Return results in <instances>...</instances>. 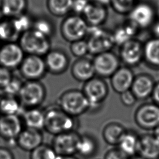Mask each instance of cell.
Segmentation results:
<instances>
[{
  "label": "cell",
  "instance_id": "obj_45",
  "mask_svg": "<svg viewBox=\"0 0 159 159\" xmlns=\"http://www.w3.org/2000/svg\"><path fill=\"white\" fill-rule=\"evenodd\" d=\"M153 135L155 137V138L159 141V125L154 130H153Z\"/></svg>",
  "mask_w": 159,
  "mask_h": 159
},
{
  "label": "cell",
  "instance_id": "obj_12",
  "mask_svg": "<svg viewBox=\"0 0 159 159\" xmlns=\"http://www.w3.org/2000/svg\"><path fill=\"white\" fill-rule=\"evenodd\" d=\"M143 43L136 38L119 47V57L124 66L132 68L139 65L143 60Z\"/></svg>",
  "mask_w": 159,
  "mask_h": 159
},
{
  "label": "cell",
  "instance_id": "obj_36",
  "mask_svg": "<svg viewBox=\"0 0 159 159\" xmlns=\"http://www.w3.org/2000/svg\"><path fill=\"white\" fill-rule=\"evenodd\" d=\"M70 50L71 54L77 58L86 57L87 54L89 53L88 42L86 39L70 43Z\"/></svg>",
  "mask_w": 159,
  "mask_h": 159
},
{
  "label": "cell",
  "instance_id": "obj_7",
  "mask_svg": "<svg viewBox=\"0 0 159 159\" xmlns=\"http://www.w3.org/2000/svg\"><path fill=\"white\" fill-rule=\"evenodd\" d=\"M155 7L147 1H138L127 15L128 20L140 30L152 27L156 22Z\"/></svg>",
  "mask_w": 159,
  "mask_h": 159
},
{
  "label": "cell",
  "instance_id": "obj_30",
  "mask_svg": "<svg viewBox=\"0 0 159 159\" xmlns=\"http://www.w3.org/2000/svg\"><path fill=\"white\" fill-rule=\"evenodd\" d=\"M20 35L13 19L4 17L0 23V40L4 43L16 42H18Z\"/></svg>",
  "mask_w": 159,
  "mask_h": 159
},
{
  "label": "cell",
  "instance_id": "obj_15",
  "mask_svg": "<svg viewBox=\"0 0 159 159\" xmlns=\"http://www.w3.org/2000/svg\"><path fill=\"white\" fill-rule=\"evenodd\" d=\"M47 72L58 75L65 73L70 65L68 54L61 49H51L43 57Z\"/></svg>",
  "mask_w": 159,
  "mask_h": 159
},
{
  "label": "cell",
  "instance_id": "obj_44",
  "mask_svg": "<svg viewBox=\"0 0 159 159\" xmlns=\"http://www.w3.org/2000/svg\"><path fill=\"white\" fill-rule=\"evenodd\" d=\"M111 0H90V1L95 2V3H98L105 6H107L110 4Z\"/></svg>",
  "mask_w": 159,
  "mask_h": 159
},
{
  "label": "cell",
  "instance_id": "obj_43",
  "mask_svg": "<svg viewBox=\"0 0 159 159\" xmlns=\"http://www.w3.org/2000/svg\"><path fill=\"white\" fill-rule=\"evenodd\" d=\"M151 97L153 102L159 106V81L155 83Z\"/></svg>",
  "mask_w": 159,
  "mask_h": 159
},
{
  "label": "cell",
  "instance_id": "obj_11",
  "mask_svg": "<svg viewBox=\"0 0 159 159\" xmlns=\"http://www.w3.org/2000/svg\"><path fill=\"white\" fill-rule=\"evenodd\" d=\"M92 60L96 75L103 79L111 78L120 66L119 56L112 51L96 55Z\"/></svg>",
  "mask_w": 159,
  "mask_h": 159
},
{
  "label": "cell",
  "instance_id": "obj_47",
  "mask_svg": "<svg viewBox=\"0 0 159 159\" xmlns=\"http://www.w3.org/2000/svg\"><path fill=\"white\" fill-rule=\"evenodd\" d=\"M129 159H145L143 157H142V156L139 155V154H136L132 157H129Z\"/></svg>",
  "mask_w": 159,
  "mask_h": 159
},
{
  "label": "cell",
  "instance_id": "obj_1",
  "mask_svg": "<svg viewBox=\"0 0 159 159\" xmlns=\"http://www.w3.org/2000/svg\"><path fill=\"white\" fill-rule=\"evenodd\" d=\"M76 122L58 106L45 110L44 130L53 136L76 130Z\"/></svg>",
  "mask_w": 159,
  "mask_h": 159
},
{
  "label": "cell",
  "instance_id": "obj_25",
  "mask_svg": "<svg viewBox=\"0 0 159 159\" xmlns=\"http://www.w3.org/2000/svg\"><path fill=\"white\" fill-rule=\"evenodd\" d=\"M98 150V143L94 136L90 134H80L77 145L76 154L84 159L94 157Z\"/></svg>",
  "mask_w": 159,
  "mask_h": 159
},
{
  "label": "cell",
  "instance_id": "obj_31",
  "mask_svg": "<svg viewBox=\"0 0 159 159\" xmlns=\"http://www.w3.org/2000/svg\"><path fill=\"white\" fill-rule=\"evenodd\" d=\"M25 109L17 97L3 96L0 99V114L1 115H15L21 116Z\"/></svg>",
  "mask_w": 159,
  "mask_h": 159
},
{
  "label": "cell",
  "instance_id": "obj_9",
  "mask_svg": "<svg viewBox=\"0 0 159 159\" xmlns=\"http://www.w3.org/2000/svg\"><path fill=\"white\" fill-rule=\"evenodd\" d=\"M134 119L140 129L154 130L159 125V106L153 102L140 105L134 112Z\"/></svg>",
  "mask_w": 159,
  "mask_h": 159
},
{
  "label": "cell",
  "instance_id": "obj_5",
  "mask_svg": "<svg viewBox=\"0 0 159 159\" xmlns=\"http://www.w3.org/2000/svg\"><path fill=\"white\" fill-rule=\"evenodd\" d=\"M89 26L82 16L70 14L63 19L60 24V32L62 37L70 43L85 39Z\"/></svg>",
  "mask_w": 159,
  "mask_h": 159
},
{
  "label": "cell",
  "instance_id": "obj_26",
  "mask_svg": "<svg viewBox=\"0 0 159 159\" xmlns=\"http://www.w3.org/2000/svg\"><path fill=\"white\" fill-rule=\"evenodd\" d=\"M126 130L127 129L120 123L111 122L107 124L102 129V139L107 144L117 147Z\"/></svg>",
  "mask_w": 159,
  "mask_h": 159
},
{
  "label": "cell",
  "instance_id": "obj_6",
  "mask_svg": "<svg viewBox=\"0 0 159 159\" xmlns=\"http://www.w3.org/2000/svg\"><path fill=\"white\" fill-rule=\"evenodd\" d=\"M87 37L89 53L94 55L111 51L115 45L112 32L102 27H89Z\"/></svg>",
  "mask_w": 159,
  "mask_h": 159
},
{
  "label": "cell",
  "instance_id": "obj_16",
  "mask_svg": "<svg viewBox=\"0 0 159 159\" xmlns=\"http://www.w3.org/2000/svg\"><path fill=\"white\" fill-rule=\"evenodd\" d=\"M20 116L15 115L0 116V137L6 141L16 140L22 128Z\"/></svg>",
  "mask_w": 159,
  "mask_h": 159
},
{
  "label": "cell",
  "instance_id": "obj_3",
  "mask_svg": "<svg viewBox=\"0 0 159 159\" xmlns=\"http://www.w3.org/2000/svg\"><path fill=\"white\" fill-rule=\"evenodd\" d=\"M17 42L25 55L44 57L52 49L50 39L32 29L22 33Z\"/></svg>",
  "mask_w": 159,
  "mask_h": 159
},
{
  "label": "cell",
  "instance_id": "obj_23",
  "mask_svg": "<svg viewBox=\"0 0 159 159\" xmlns=\"http://www.w3.org/2000/svg\"><path fill=\"white\" fill-rule=\"evenodd\" d=\"M21 119L25 128L41 131L44 129L45 110L40 107L25 109L21 115Z\"/></svg>",
  "mask_w": 159,
  "mask_h": 159
},
{
  "label": "cell",
  "instance_id": "obj_14",
  "mask_svg": "<svg viewBox=\"0 0 159 159\" xmlns=\"http://www.w3.org/2000/svg\"><path fill=\"white\" fill-rule=\"evenodd\" d=\"M80 136L76 130L55 135L51 146L58 156L75 155Z\"/></svg>",
  "mask_w": 159,
  "mask_h": 159
},
{
  "label": "cell",
  "instance_id": "obj_28",
  "mask_svg": "<svg viewBox=\"0 0 159 159\" xmlns=\"http://www.w3.org/2000/svg\"><path fill=\"white\" fill-rule=\"evenodd\" d=\"M143 60L150 67L159 69V39L152 37L143 43Z\"/></svg>",
  "mask_w": 159,
  "mask_h": 159
},
{
  "label": "cell",
  "instance_id": "obj_39",
  "mask_svg": "<svg viewBox=\"0 0 159 159\" xmlns=\"http://www.w3.org/2000/svg\"><path fill=\"white\" fill-rule=\"evenodd\" d=\"M90 0H73L72 6L73 14L82 16Z\"/></svg>",
  "mask_w": 159,
  "mask_h": 159
},
{
  "label": "cell",
  "instance_id": "obj_33",
  "mask_svg": "<svg viewBox=\"0 0 159 159\" xmlns=\"http://www.w3.org/2000/svg\"><path fill=\"white\" fill-rule=\"evenodd\" d=\"M32 29L49 39H51L55 32L54 22L51 19L45 16L34 18Z\"/></svg>",
  "mask_w": 159,
  "mask_h": 159
},
{
  "label": "cell",
  "instance_id": "obj_35",
  "mask_svg": "<svg viewBox=\"0 0 159 159\" xmlns=\"http://www.w3.org/2000/svg\"><path fill=\"white\" fill-rule=\"evenodd\" d=\"M137 2V0H111L109 5L117 14L127 16Z\"/></svg>",
  "mask_w": 159,
  "mask_h": 159
},
{
  "label": "cell",
  "instance_id": "obj_2",
  "mask_svg": "<svg viewBox=\"0 0 159 159\" xmlns=\"http://www.w3.org/2000/svg\"><path fill=\"white\" fill-rule=\"evenodd\" d=\"M57 106L69 116L76 117L90 110V104L82 90L71 89L58 98Z\"/></svg>",
  "mask_w": 159,
  "mask_h": 159
},
{
  "label": "cell",
  "instance_id": "obj_41",
  "mask_svg": "<svg viewBox=\"0 0 159 159\" xmlns=\"http://www.w3.org/2000/svg\"><path fill=\"white\" fill-rule=\"evenodd\" d=\"M104 159H129V157L119 148L114 147L107 151Z\"/></svg>",
  "mask_w": 159,
  "mask_h": 159
},
{
  "label": "cell",
  "instance_id": "obj_19",
  "mask_svg": "<svg viewBox=\"0 0 159 159\" xmlns=\"http://www.w3.org/2000/svg\"><path fill=\"white\" fill-rule=\"evenodd\" d=\"M43 135L41 130L23 129L16 139L17 145L22 150L31 152L43 144Z\"/></svg>",
  "mask_w": 159,
  "mask_h": 159
},
{
  "label": "cell",
  "instance_id": "obj_46",
  "mask_svg": "<svg viewBox=\"0 0 159 159\" xmlns=\"http://www.w3.org/2000/svg\"><path fill=\"white\" fill-rule=\"evenodd\" d=\"M57 159H78L75 155H69V156H57Z\"/></svg>",
  "mask_w": 159,
  "mask_h": 159
},
{
  "label": "cell",
  "instance_id": "obj_18",
  "mask_svg": "<svg viewBox=\"0 0 159 159\" xmlns=\"http://www.w3.org/2000/svg\"><path fill=\"white\" fill-rule=\"evenodd\" d=\"M155 82L153 77L147 73H140L135 76L130 91L137 100H145L151 97Z\"/></svg>",
  "mask_w": 159,
  "mask_h": 159
},
{
  "label": "cell",
  "instance_id": "obj_50",
  "mask_svg": "<svg viewBox=\"0 0 159 159\" xmlns=\"http://www.w3.org/2000/svg\"><path fill=\"white\" fill-rule=\"evenodd\" d=\"M0 116H1V114H0Z\"/></svg>",
  "mask_w": 159,
  "mask_h": 159
},
{
  "label": "cell",
  "instance_id": "obj_38",
  "mask_svg": "<svg viewBox=\"0 0 159 159\" xmlns=\"http://www.w3.org/2000/svg\"><path fill=\"white\" fill-rule=\"evenodd\" d=\"M12 71L0 66V90L4 89L14 78Z\"/></svg>",
  "mask_w": 159,
  "mask_h": 159
},
{
  "label": "cell",
  "instance_id": "obj_27",
  "mask_svg": "<svg viewBox=\"0 0 159 159\" xmlns=\"http://www.w3.org/2000/svg\"><path fill=\"white\" fill-rule=\"evenodd\" d=\"M139 31L137 27L127 20L112 32L115 45L120 47L127 41L135 39Z\"/></svg>",
  "mask_w": 159,
  "mask_h": 159
},
{
  "label": "cell",
  "instance_id": "obj_10",
  "mask_svg": "<svg viewBox=\"0 0 159 159\" xmlns=\"http://www.w3.org/2000/svg\"><path fill=\"white\" fill-rule=\"evenodd\" d=\"M18 70L25 81H40L47 73L44 58L32 55H25Z\"/></svg>",
  "mask_w": 159,
  "mask_h": 159
},
{
  "label": "cell",
  "instance_id": "obj_32",
  "mask_svg": "<svg viewBox=\"0 0 159 159\" xmlns=\"http://www.w3.org/2000/svg\"><path fill=\"white\" fill-rule=\"evenodd\" d=\"M73 0H47L46 6L48 12L58 17H66L72 12Z\"/></svg>",
  "mask_w": 159,
  "mask_h": 159
},
{
  "label": "cell",
  "instance_id": "obj_8",
  "mask_svg": "<svg viewBox=\"0 0 159 159\" xmlns=\"http://www.w3.org/2000/svg\"><path fill=\"white\" fill-rule=\"evenodd\" d=\"M82 91L89 102L90 110L96 109L106 99L109 86L103 78L96 76L84 83Z\"/></svg>",
  "mask_w": 159,
  "mask_h": 159
},
{
  "label": "cell",
  "instance_id": "obj_4",
  "mask_svg": "<svg viewBox=\"0 0 159 159\" xmlns=\"http://www.w3.org/2000/svg\"><path fill=\"white\" fill-rule=\"evenodd\" d=\"M47 91L40 81H25L23 83L17 96L24 109L39 107L44 102Z\"/></svg>",
  "mask_w": 159,
  "mask_h": 159
},
{
  "label": "cell",
  "instance_id": "obj_42",
  "mask_svg": "<svg viewBox=\"0 0 159 159\" xmlns=\"http://www.w3.org/2000/svg\"><path fill=\"white\" fill-rule=\"evenodd\" d=\"M0 159H14V156L9 148L0 147Z\"/></svg>",
  "mask_w": 159,
  "mask_h": 159
},
{
  "label": "cell",
  "instance_id": "obj_21",
  "mask_svg": "<svg viewBox=\"0 0 159 159\" xmlns=\"http://www.w3.org/2000/svg\"><path fill=\"white\" fill-rule=\"evenodd\" d=\"M71 73L78 81L84 83L90 80L96 76L93 60L86 57L77 58L71 65Z\"/></svg>",
  "mask_w": 159,
  "mask_h": 159
},
{
  "label": "cell",
  "instance_id": "obj_37",
  "mask_svg": "<svg viewBox=\"0 0 159 159\" xmlns=\"http://www.w3.org/2000/svg\"><path fill=\"white\" fill-rule=\"evenodd\" d=\"M23 83L24 82L22 81L20 79L18 78H16L14 76V78L10 83L2 90L4 94L3 96L17 97Z\"/></svg>",
  "mask_w": 159,
  "mask_h": 159
},
{
  "label": "cell",
  "instance_id": "obj_13",
  "mask_svg": "<svg viewBox=\"0 0 159 159\" xmlns=\"http://www.w3.org/2000/svg\"><path fill=\"white\" fill-rule=\"evenodd\" d=\"M25 56L17 42H5L0 46V66L11 71L19 68Z\"/></svg>",
  "mask_w": 159,
  "mask_h": 159
},
{
  "label": "cell",
  "instance_id": "obj_40",
  "mask_svg": "<svg viewBox=\"0 0 159 159\" xmlns=\"http://www.w3.org/2000/svg\"><path fill=\"white\" fill-rule=\"evenodd\" d=\"M120 99L122 104L126 107H131L134 106L137 101V98L130 90L120 94Z\"/></svg>",
  "mask_w": 159,
  "mask_h": 159
},
{
  "label": "cell",
  "instance_id": "obj_48",
  "mask_svg": "<svg viewBox=\"0 0 159 159\" xmlns=\"http://www.w3.org/2000/svg\"><path fill=\"white\" fill-rule=\"evenodd\" d=\"M4 17L2 16V14H1V11H0V23H1V21L4 19Z\"/></svg>",
  "mask_w": 159,
  "mask_h": 159
},
{
  "label": "cell",
  "instance_id": "obj_24",
  "mask_svg": "<svg viewBox=\"0 0 159 159\" xmlns=\"http://www.w3.org/2000/svg\"><path fill=\"white\" fill-rule=\"evenodd\" d=\"M28 0H0V11L5 18H16L27 12Z\"/></svg>",
  "mask_w": 159,
  "mask_h": 159
},
{
  "label": "cell",
  "instance_id": "obj_22",
  "mask_svg": "<svg viewBox=\"0 0 159 159\" xmlns=\"http://www.w3.org/2000/svg\"><path fill=\"white\" fill-rule=\"evenodd\" d=\"M137 154L145 159H159V141L152 134L139 135Z\"/></svg>",
  "mask_w": 159,
  "mask_h": 159
},
{
  "label": "cell",
  "instance_id": "obj_17",
  "mask_svg": "<svg viewBox=\"0 0 159 159\" xmlns=\"http://www.w3.org/2000/svg\"><path fill=\"white\" fill-rule=\"evenodd\" d=\"M135 75L131 68L120 66L110 78L111 87L116 93L120 94L130 90Z\"/></svg>",
  "mask_w": 159,
  "mask_h": 159
},
{
  "label": "cell",
  "instance_id": "obj_49",
  "mask_svg": "<svg viewBox=\"0 0 159 159\" xmlns=\"http://www.w3.org/2000/svg\"><path fill=\"white\" fill-rule=\"evenodd\" d=\"M1 40H0V46H1Z\"/></svg>",
  "mask_w": 159,
  "mask_h": 159
},
{
  "label": "cell",
  "instance_id": "obj_29",
  "mask_svg": "<svg viewBox=\"0 0 159 159\" xmlns=\"http://www.w3.org/2000/svg\"><path fill=\"white\" fill-rule=\"evenodd\" d=\"M139 135L132 130H127L120 139L117 148L129 157L137 154Z\"/></svg>",
  "mask_w": 159,
  "mask_h": 159
},
{
  "label": "cell",
  "instance_id": "obj_34",
  "mask_svg": "<svg viewBox=\"0 0 159 159\" xmlns=\"http://www.w3.org/2000/svg\"><path fill=\"white\" fill-rule=\"evenodd\" d=\"M57 156L51 145L43 143L30 152V159H57Z\"/></svg>",
  "mask_w": 159,
  "mask_h": 159
},
{
  "label": "cell",
  "instance_id": "obj_20",
  "mask_svg": "<svg viewBox=\"0 0 159 159\" xmlns=\"http://www.w3.org/2000/svg\"><path fill=\"white\" fill-rule=\"evenodd\" d=\"M82 16L89 27H102L108 16L107 6L90 1Z\"/></svg>",
  "mask_w": 159,
  "mask_h": 159
}]
</instances>
